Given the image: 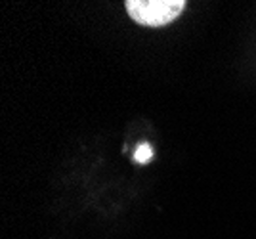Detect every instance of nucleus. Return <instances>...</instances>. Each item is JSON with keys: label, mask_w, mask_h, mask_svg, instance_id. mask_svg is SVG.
Here are the masks:
<instances>
[{"label": "nucleus", "mask_w": 256, "mask_h": 239, "mask_svg": "<svg viewBox=\"0 0 256 239\" xmlns=\"http://www.w3.org/2000/svg\"><path fill=\"white\" fill-rule=\"evenodd\" d=\"M130 20L144 27H164L186 10V0H126Z\"/></svg>", "instance_id": "nucleus-1"}, {"label": "nucleus", "mask_w": 256, "mask_h": 239, "mask_svg": "<svg viewBox=\"0 0 256 239\" xmlns=\"http://www.w3.org/2000/svg\"><path fill=\"white\" fill-rule=\"evenodd\" d=\"M151 157H153V148L150 144H140L136 153H134V161L140 164H146L151 161Z\"/></svg>", "instance_id": "nucleus-2"}]
</instances>
